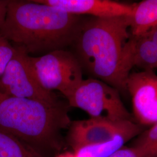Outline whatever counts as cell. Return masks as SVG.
Returning <instances> with one entry per match:
<instances>
[{"label": "cell", "instance_id": "obj_1", "mask_svg": "<svg viewBox=\"0 0 157 157\" xmlns=\"http://www.w3.org/2000/svg\"><path fill=\"white\" fill-rule=\"evenodd\" d=\"M129 17L100 18L83 16L72 47L83 72L128 93L133 68L130 58Z\"/></svg>", "mask_w": 157, "mask_h": 157}, {"label": "cell", "instance_id": "obj_2", "mask_svg": "<svg viewBox=\"0 0 157 157\" xmlns=\"http://www.w3.org/2000/svg\"><path fill=\"white\" fill-rule=\"evenodd\" d=\"M83 17L36 0H9L0 35L29 56H41L72 46Z\"/></svg>", "mask_w": 157, "mask_h": 157}, {"label": "cell", "instance_id": "obj_3", "mask_svg": "<svg viewBox=\"0 0 157 157\" xmlns=\"http://www.w3.org/2000/svg\"><path fill=\"white\" fill-rule=\"evenodd\" d=\"M69 107L63 102L51 104L0 93V130L48 157L63 148L62 130L72 122Z\"/></svg>", "mask_w": 157, "mask_h": 157}, {"label": "cell", "instance_id": "obj_4", "mask_svg": "<svg viewBox=\"0 0 157 157\" xmlns=\"http://www.w3.org/2000/svg\"><path fill=\"white\" fill-rule=\"evenodd\" d=\"M34 72L41 86L59 91L68 100L83 81V71L72 52L58 50L41 56H30Z\"/></svg>", "mask_w": 157, "mask_h": 157}, {"label": "cell", "instance_id": "obj_5", "mask_svg": "<svg viewBox=\"0 0 157 157\" xmlns=\"http://www.w3.org/2000/svg\"><path fill=\"white\" fill-rule=\"evenodd\" d=\"M67 104L70 107L78 108L86 111L90 118L136 122L133 115L124 106L120 92L97 78H89L83 80L67 100Z\"/></svg>", "mask_w": 157, "mask_h": 157}, {"label": "cell", "instance_id": "obj_6", "mask_svg": "<svg viewBox=\"0 0 157 157\" xmlns=\"http://www.w3.org/2000/svg\"><path fill=\"white\" fill-rule=\"evenodd\" d=\"M13 45V56L0 78V93L51 104L62 102L54 91L41 86L34 72L30 56L22 47Z\"/></svg>", "mask_w": 157, "mask_h": 157}, {"label": "cell", "instance_id": "obj_7", "mask_svg": "<svg viewBox=\"0 0 157 157\" xmlns=\"http://www.w3.org/2000/svg\"><path fill=\"white\" fill-rule=\"evenodd\" d=\"M68 129L67 143L74 152L86 146L108 142L118 136L130 140L145 130L144 126L135 121L104 118L75 121Z\"/></svg>", "mask_w": 157, "mask_h": 157}, {"label": "cell", "instance_id": "obj_8", "mask_svg": "<svg viewBox=\"0 0 157 157\" xmlns=\"http://www.w3.org/2000/svg\"><path fill=\"white\" fill-rule=\"evenodd\" d=\"M135 121L142 126L157 122V75L152 70L130 73L126 82Z\"/></svg>", "mask_w": 157, "mask_h": 157}, {"label": "cell", "instance_id": "obj_9", "mask_svg": "<svg viewBox=\"0 0 157 157\" xmlns=\"http://www.w3.org/2000/svg\"><path fill=\"white\" fill-rule=\"evenodd\" d=\"M69 13L111 18L130 17L135 4H126L111 0H36Z\"/></svg>", "mask_w": 157, "mask_h": 157}, {"label": "cell", "instance_id": "obj_10", "mask_svg": "<svg viewBox=\"0 0 157 157\" xmlns=\"http://www.w3.org/2000/svg\"><path fill=\"white\" fill-rule=\"evenodd\" d=\"M130 20V33L139 37L157 28V0H144L135 3Z\"/></svg>", "mask_w": 157, "mask_h": 157}, {"label": "cell", "instance_id": "obj_11", "mask_svg": "<svg viewBox=\"0 0 157 157\" xmlns=\"http://www.w3.org/2000/svg\"><path fill=\"white\" fill-rule=\"evenodd\" d=\"M129 52L132 67L145 70L157 68V45L145 35L139 37L131 36L129 40Z\"/></svg>", "mask_w": 157, "mask_h": 157}, {"label": "cell", "instance_id": "obj_12", "mask_svg": "<svg viewBox=\"0 0 157 157\" xmlns=\"http://www.w3.org/2000/svg\"><path fill=\"white\" fill-rule=\"evenodd\" d=\"M0 157H43L15 136L0 130Z\"/></svg>", "mask_w": 157, "mask_h": 157}, {"label": "cell", "instance_id": "obj_13", "mask_svg": "<svg viewBox=\"0 0 157 157\" xmlns=\"http://www.w3.org/2000/svg\"><path fill=\"white\" fill-rule=\"evenodd\" d=\"M129 140L126 137L118 136L108 142L82 147L74 154L76 157H109Z\"/></svg>", "mask_w": 157, "mask_h": 157}, {"label": "cell", "instance_id": "obj_14", "mask_svg": "<svg viewBox=\"0 0 157 157\" xmlns=\"http://www.w3.org/2000/svg\"><path fill=\"white\" fill-rule=\"evenodd\" d=\"M132 147L139 157H157V122L137 136Z\"/></svg>", "mask_w": 157, "mask_h": 157}, {"label": "cell", "instance_id": "obj_15", "mask_svg": "<svg viewBox=\"0 0 157 157\" xmlns=\"http://www.w3.org/2000/svg\"><path fill=\"white\" fill-rule=\"evenodd\" d=\"M14 47L11 42L0 35V78L13 56Z\"/></svg>", "mask_w": 157, "mask_h": 157}, {"label": "cell", "instance_id": "obj_16", "mask_svg": "<svg viewBox=\"0 0 157 157\" xmlns=\"http://www.w3.org/2000/svg\"><path fill=\"white\" fill-rule=\"evenodd\" d=\"M109 157H139L135 148L131 147H122L115 152Z\"/></svg>", "mask_w": 157, "mask_h": 157}, {"label": "cell", "instance_id": "obj_17", "mask_svg": "<svg viewBox=\"0 0 157 157\" xmlns=\"http://www.w3.org/2000/svg\"><path fill=\"white\" fill-rule=\"evenodd\" d=\"M8 2L9 0H0V29L2 26L6 19Z\"/></svg>", "mask_w": 157, "mask_h": 157}, {"label": "cell", "instance_id": "obj_18", "mask_svg": "<svg viewBox=\"0 0 157 157\" xmlns=\"http://www.w3.org/2000/svg\"><path fill=\"white\" fill-rule=\"evenodd\" d=\"M144 35L151 40L152 41L157 45V28L152 29Z\"/></svg>", "mask_w": 157, "mask_h": 157}, {"label": "cell", "instance_id": "obj_19", "mask_svg": "<svg viewBox=\"0 0 157 157\" xmlns=\"http://www.w3.org/2000/svg\"><path fill=\"white\" fill-rule=\"evenodd\" d=\"M56 157H75V155L74 154V152H65V153H63V154H61L58 156H56Z\"/></svg>", "mask_w": 157, "mask_h": 157}]
</instances>
